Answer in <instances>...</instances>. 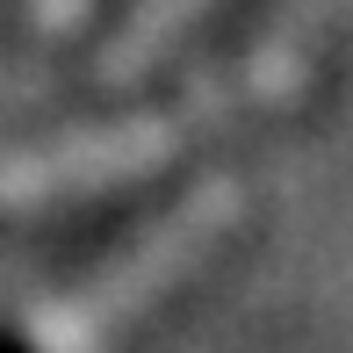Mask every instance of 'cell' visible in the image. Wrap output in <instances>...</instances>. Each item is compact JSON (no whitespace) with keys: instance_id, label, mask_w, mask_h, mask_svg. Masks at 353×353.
<instances>
[{"instance_id":"cell-4","label":"cell","mask_w":353,"mask_h":353,"mask_svg":"<svg viewBox=\"0 0 353 353\" xmlns=\"http://www.w3.org/2000/svg\"><path fill=\"white\" fill-rule=\"evenodd\" d=\"M87 8L94 0H29V29H37V37H65Z\"/></svg>"},{"instance_id":"cell-2","label":"cell","mask_w":353,"mask_h":353,"mask_svg":"<svg viewBox=\"0 0 353 353\" xmlns=\"http://www.w3.org/2000/svg\"><path fill=\"white\" fill-rule=\"evenodd\" d=\"M238 216H245V181H231V173L202 181L195 195L159 210L137 238H123L94 274L58 288V296L29 317V346L37 353H108L130 325H144L173 288H188L210 267V252L238 231Z\"/></svg>"},{"instance_id":"cell-1","label":"cell","mask_w":353,"mask_h":353,"mask_svg":"<svg viewBox=\"0 0 353 353\" xmlns=\"http://www.w3.org/2000/svg\"><path fill=\"white\" fill-rule=\"evenodd\" d=\"M353 14V0H274L260 22V37L238 43L223 65H210L181 101L166 108H130L116 123H87V130H58L37 137L22 152L0 159V210L29 216V210H65V202L108 195V188L152 181L159 166L188 152L195 137L231 130V123H260L288 108L310 87L317 58H325L332 29Z\"/></svg>"},{"instance_id":"cell-3","label":"cell","mask_w":353,"mask_h":353,"mask_svg":"<svg viewBox=\"0 0 353 353\" xmlns=\"http://www.w3.org/2000/svg\"><path fill=\"white\" fill-rule=\"evenodd\" d=\"M210 8V0H130V14H123V29L108 37V51H101V87H123V79H137V72H152L159 58L181 43V29L195 22V14Z\"/></svg>"}]
</instances>
